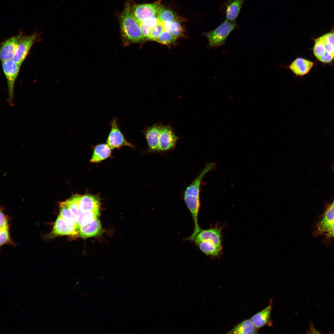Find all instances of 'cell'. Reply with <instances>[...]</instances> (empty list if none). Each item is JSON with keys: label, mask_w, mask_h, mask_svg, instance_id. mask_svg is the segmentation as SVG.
I'll return each instance as SVG.
<instances>
[{"label": "cell", "mask_w": 334, "mask_h": 334, "mask_svg": "<svg viewBox=\"0 0 334 334\" xmlns=\"http://www.w3.org/2000/svg\"><path fill=\"white\" fill-rule=\"evenodd\" d=\"M100 206L98 199L94 196L87 194L81 195L79 206L82 212L99 210Z\"/></svg>", "instance_id": "obj_15"}, {"label": "cell", "mask_w": 334, "mask_h": 334, "mask_svg": "<svg viewBox=\"0 0 334 334\" xmlns=\"http://www.w3.org/2000/svg\"><path fill=\"white\" fill-rule=\"evenodd\" d=\"M221 232V229L218 227L202 230L197 235L194 241L196 243L200 241H208L222 248Z\"/></svg>", "instance_id": "obj_11"}, {"label": "cell", "mask_w": 334, "mask_h": 334, "mask_svg": "<svg viewBox=\"0 0 334 334\" xmlns=\"http://www.w3.org/2000/svg\"><path fill=\"white\" fill-rule=\"evenodd\" d=\"M37 37V34L34 33L29 36H23L21 40L12 59L20 67Z\"/></svg>", "instance_id": "obj_8"}, {"label": "cell", "mask_w": 334, "mask_h": 334, "mask_svg": "<svg viewBox=\"0 0 334 334\" xmlns=\"http://www.w3.org/2000/svg\"><path fill=\"white\" fill-rule=\"evenodd\" d=\"M163 24L159 23L151 29L148 40L155 41L164 30Z\"/></svg>", "instance_id": "obj_29"}, {"label": "cell", "mask_w": 334, "mask_h": 334, "mask_svg": "<svg viewBox=\"0 0 334 334\" xmlns=\"http://www.w3.org/2000/svg\"><path fill=\"white\" fill-rule=\"evenodd\" d=\"M161 126L155 124L147 128L144 135L149 150L152 152L159 151V143Z\"/></svg>", "instance_id": "obj_14"}, {"label": "cell", "mask_w": 334, "mask_h": 334, "mask_svg": "<svg viewBox=\"0 0 334 334\" xmlns=\"http://www.w3.org/2000/svg\"><path fill=\"white\" fill-rule=\"evenodd\" d=\"M79 230L77 226L67 224L59 215L54 222L51 233L55 236H75L79 235Z\"/></svg>", "instance_id": "obj_12"}, {"label": "cell", "mask_w": 334, "mask_h": 334, "mask_svg": "<svg viewBox=\"0 0 334 334\" xmlns=\"http://www.w3.org/2000/svg\"><path fill=\"white\" fill-rule=\"evenodd\" d=\"M244 0H229L225 3V20L233 21L236 19Z\"/></svg>", "instance_id": "obj_19"}, {"label": "cell", "mask_w": 334, "mask_h": 334, "mask_svg": "<svg viewBox=\"0 0 334 334\" xmlns=\"http://www.w3.org/2000/svg\"><path fill=\"white\" fill-rule=\"evenodd\" d=\"M186 20L185 19L182 17L171 23H164L163 24L165 29L168 30L172 35L177 39L183 37L185 35L184 29L182 26L181 23Z\"/></svg>", "instance_id": "obj_22"}, {"label": "cell", "mask_w": 334, "mask_h": 334, "mask_svg": "<svg viewBox=\"0 0 334 334\" xmlns=\"http://www.w3.org/2000/svg\"><path fill=\"white\" fill-rule=\"evenodd\" d=\"M81 195L76 194L73 195L66 201L76 219L81 213L79 206V201Z\"/></svg>", "instance_id": "obj_27"}, {"label": "cell", "mask_w": 334, "mask_h": 334, "mask_svg": "<svg viewBox=\"0 0 334 334\" xmlns=\"http://www.w3.org/2000/svg\"><path fill=\"white\" fill-rule=\"evenodd\" d=\"M132 0H126L122 11L117 15L122 45L126 46L146 40L132 12Z\"/></svg>", "instance_id": "obj_2"}, {"label": "cell", "mask_w": 334, "mask_h": 334, "mask_svg": "<svg viewBox=\"0 0 334 334\" xmlns=\"http://www.w3.org/2000/svg\"><path fill=\"white\" fill-rule=\"evenodd\" d=\"M237 26L235 21L225 20L215 29L203 34L207 38L210 47H217L224 44L229 33Z\"/></svg>", "instance_id": "obj_4"}, {"label": "cell", "mask_w": 334, "mask_h": 334, "mask_svg": "<svg viewBox=\"0 0 334 334\" xmlns=\"http://www.w3.org/2000/svg\"><path fill=\"white\" fill-rule=\"evenodd\" d=\"M334 224V201L327 209L324 215L318 225L319 233L328 232Z\"/></svg>", "instance_id": "obj_18"}, {"label": "cell", "mask_w": 334, "mask_h": 334, "mask_svg": "<svg viewBox=\"0 0 334 334\" xmlns=\"http://www.w3.org/2000/svg\"></svg>", "instance_id": "obj_34"}, {"label": "cell", "mask_w": 334, "mask_h": 334, "mask_svg": "<svg viewBox=\"0 0 334 334\" xmlns=\"http://www.w3.org/2000/svg\"><path fill=\"white\" fill-rule=\"evenodd\" d=\"M272 303L271 300L268 306L255 314L250 319L252 323L257 328L263 327L269 322L272 308Z\"/></svg>", "instance_id": "obj_20"}, {"label": "cell", "mask_w": 334, "mask_h": 334, "mask_svg": "<svg viewBox=\"0 0 334 334\" xmlns=\"http://www.w3.org/2000/svg\"><path fill=\"white\" fill-rule=\"evenodd\" d=\"M258 328L252 323L250 319L245 320L235 327L228 334H257Z\"/></svg>", "instance_id": "obj_21"}, {"label": "cell", "mask_w": 334, "mask_h": 334, "mask_svg": "<svg viewBox=\"0 0 334 334\" xmlns=\"http://www.w3.org/2000/svg\"><path fill=\"white\" fill-rule=\"evenodd\" d=\"M99 210L82 212L76 219L78 228L87 225L98 218L99 216Z\"/></svg>", "instance_id": "obj_25"}, {"label": "cell", "mask_w": 334, "mask_h": 334, "mask_svg": "<svg viewBox=\"0 0 334 334\" xmlns=\"http://www.w3.org/2000/svg\"><path fill=\"white\" fill-rule=\"evenodd\" d=\"M162 6L160 0L151 3L132 4L131 9L135 19L139 23L147 18L157 16Z\"/></svg>", "instance_id": "obj_5"}, {"label": "cell", "mask_w": 334, "mask_h": 334, "mask_svg": "<svg viewBox=\"0 0 334 334\" xmlns=\"http://www.w3.org/2000/svg\"><path fill=\"white\" fill-rule=\"evenodd\" d=\"M182 18L176 15L171 10L162 6L159 10L157 15L159 22L162 24L170 23Z\"/></svg>", "instance_id": "obj_24"}, {"label": "cell", "mask_w": 334, "mask_h": 334, "mask_svg": "<svg viewBox=\"0 0 334 334\" xmlns=\"http://www.w3.org/2000/svg\"><path fill=\"white\" fill-rule=\"evenodd\" d=\"M101 230V226L100 220L98 218L91 222L80 226L79 228V236L86 238L98 235Z\"/></svg>", "instance_id": "obj_17"}, {"label": "cell", "mask_w": 334, "mask_h": 334, "mask_svg": "<svg viewBox=\"0 0 334 334\" xmlns=\"http://www.w3.org/2000/svg\"><path fill=\"white\" fill-rule=\"evenodd\" d=\"M178 139L170 126H161L158 151H166L173 148Z\"/></svg>", "instance_id": "obj_9"}, {"label": "cell", "mask_w": 334, "mask_h": 334, "mask_svg": "<svg viewBox=\"0 0 334 334\" xmlns=\"http://www.w3.org/2000/svg\"><path fill=\"white\" fill-rule=\"evenodd\" d=\"M59 204L60 208L59 215L67 224L77 227L76 219L72 212L66 201L60 202Z\"/></svg>", "instance_id": "obj_23"}, {"label": "cell", "mask_w": 334, "mask_h": 334, "mask_svg": "<svg viewBox=\"0 0 334 334\" xmlns=\"http://www.w3.org/2000/svg\"><path fill=\"white\" fill-rule=\"evenodd\" d=\"M176 39L168 30L165 29L155 41L162 44L169 45L175 42Z\"/></svg>", "instance_id": "obj_28"}, {"label": "cell", "mask_w": 334, "mask_h": 334, "mask_svg": "<svg viewBox=\"0 0 334 334\" xmlns=\"http://www.w3.org/2000/svg\"><path fill=\"white\" fill-rule=\"evenodd\" d=\"M23 36L20 33L2 43L0 51V57L2 62L13 59L19 44Z\"/></svg>", "instance_id": "obj_10"}, {"label": "cell", "mask_w": 334, "mask_h": 334, "mask_svg": "<svg viewBox=\"0 0 334 334\" xmlns=\"http://www.w3.org/2000/svg\"><path fill=\"white\" fill-rule=\"evenodd\" d=\"M112 148L107 143H101L95 146L90 162H99L109 157L111 155Z\"/></svg>", "instance_id": "obj_16"}, {"label": "cell", "mask_w": 334, "mask_h": 334, "mask_svg": "<svg viewBox=\"0 0 334 334\" xmlns=\"http://www.w3.org/2000/svg\"><path fill=\"white\" fill-rule=\"evenodd\" d=\"M10 238L8 228L0 229V245L1 246L9 242Z\"/></svg>", "instance_id": "obj_30"}, {"label": "cell", "mask_w": 334, "mask_h": 334, "mask_svg": "<svg viewBox=\"0 0 334 334\" xmlns=\"http://www.w3.org/2000/svg\"><path fill=\"white\" fill-rule=\"evenodd\" d=\"M0 228H8L7 220L3 212L1 211L0 213Z\"/></svg>", "instance_id": "obj_32"}, {"label": "cell", "mask_w": 334, "mask_h": 334, "mask_svg": "<svg viewBox=\"0 0 334 334\" xmlns=\"http://www.w3.org/2000/svg\"><path fill=\"white\" fill-rule=\"evenodd\" d=\"M110 130L106 140V143L112 149H118L123 146L134 148V146L125 139L120 130L117 119L113 118L110 123Z\"/></svg>", "instance_id": "obj_7"}, {"label": "cell", "mask_w": 334, "mask_h": 334, "mask_svg": "<svg viewBox=\"0 0 334 334\" xmlns=\"http://www.w3.org/2000/svg\"><path fill=\"white\" fill-rule=\"evenodd\" d=\"M314 65L313 62L308 60L300 57L295 59L287 68L295 75L302 76L307 74Z\"/></svg>", "instance_id": "obj_13"}, {"label": "cell", "mask_w": 334, "mask_h": 334, "mask_svg": "<svg viewBox=\"0 0 334 334\" xmlns=\"http://www.w3.org/2000/svg\"><path fill=\"white\" fill-rule=\"evenodd\" d=\"M216 168V165L214 163H207L198 176L187 187L184 192V200L191 215L194 225L193 233L187 238L188 241H194L197 235L202 230L198 222L200 207V194L201 184L205 175L214 170Z\"/></svg>", "instance_id": "obj_1"}, {"label": "cell", "mask_w": 334, "mask_h": 334, "mask_svg": "<svg viewBox=\"0 0 334 334\" xmlns=\"http://www.w3.org/2000/svg\"><path fill=\"white\" fill-rule=\"evenodd\" d=\"M328 232V237H334V225L331 227Z\"/></svg>", "instance_id": "obj_33"}, {"label": "cell", "mask_w": 334, "mask_h": 334, "mask_svg": "<svg viewBox=\"0 0 334 334\" xmlns=\"http://www.w3.org/2000/svg\"><path fill=\"white\" fill-rule=\"evenodd\" d=\"M313 52L320 62L328 63L334 59V29L317 38L315 41Z\"/></svg>", "instance_id": "obj_3"}, {"label": "cell", "mask_w": 334, "mask_h": 334, "mask_svg": "<svg viewBox=\"0 0 334 334\" xmlns=\"http://www.w3.org/2000/svg\"><path fill=\"white\" fill-rule=\"evenodd\" d=\"M4 73L7 80L8 92V101L13 104L14 90L15 82L20 67L13 60L2 62Z\"/></svg>", "instance_id": "obj_6"}, {"label": "cell", "mask_w": 334, "mask_h": 334, "mask_svg": "<svg viewBox=\"0 0 334 334\" xmlns=\"http://www.w3.org/2000/svg\"><path fill=\"white\" fill-rule=\"evenodd\" d=\"M158 23L157 16H156L147 18L139 24H142L147 27L152 29Z\"/></svg>", "instance_id": "obj_31"}, {"label": "cell", "mask_w": 334, "mask_h": 334, "mask_svg": "<svg viewBox=\"0 0 334 334\" xmlns=\"http://www.w3.org/2000/svg\"><path fill=\"white\" fill-rule=\"evenodd\" d=\"M196 244L203 252L208 255L217 256L220 254L222 249L212 243L206 241H200Z\"/></svg>", "instance_id": "obj_26"}]
</instances>
